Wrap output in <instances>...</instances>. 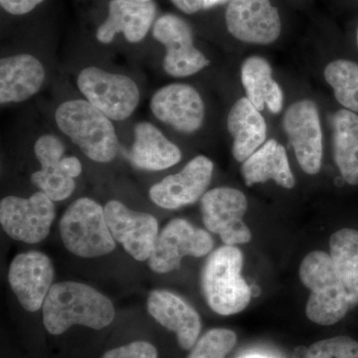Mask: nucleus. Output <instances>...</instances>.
<instances>
[{
    "label": "nucleus",
    "mask_w": 358,
    "mask_h": 358,
    "mask_svg": "<svg viewBox=\"0 0 358 358\" xmlns=\"http://www.w3.org/2000/svg\"><path fill=\"white\" fill-rule=\"evenodd\" d=\"M42 313L45 329L53 336L64 334L75 324L100 331L110 326L115 315L107 296L77 282L53 285L45 299Z\"/></svg>",
    "instance_id": "1"
},
{
    "label": "nucleus",
    "mask_w": 358,
    "mask_h": 358,
    "mask_svg": "<svg viewBox=\"0 0 358 358\" xmlns=\"http://www.w3.org/2000/svg\"><path fill=\"white\" fill-rule=\"evenodd\" d=\"M299 274L310 291L306 315L315 324L333 326L358 305V294L343 282L326 252L308 254L301 261Z\"/></svg>",
    "instance_id": "2"
},
{
    "label": "nucleus",
    "mask_w": 358,
    "mask_h": 358,
    "mask_svg": "<svg viewBox=\"0 0 358 358\" xmlns=\"http://www.w3.org/2000/svg\"><path fill=\"white\" fill-rule=\"evenodd\" d=\"M59 129L88 159L107 164L115 159L119 141L112 120L88 101L71 100L61 103L55 113Z\"/></svg>",
    "instance_id": "3"
},
{
    "label": "nucleus",
    "mask_w": 358,
    "mask_h": 358,
    "mask_svg": "<svg viewBox=\"0 0 358 358\" xmlns=\"http://www.w3.org/2000/svg\"><path fill=\"white\" fill-rule=\"evenodd\" d=\"M243 253L236 246L224 245L207 259L201 274L202 293L211 310L232 315L248 307L252 291L242 277Z\"/></svg>",
    "instance_id": "4"
},
{
    "label": "nucleus",
    "mask_w": 358,
    "mask_h": 358,
    "mask_svg": "<svg viewBox=\"0 0 358 358\" xmlns=\"http://www.w3.org/2000/svg\"><path fill=\"white\" fill-rule=\"evenodd\" d=\"M66 249L82 258H96L114 251L115 243L105 208L95 200L80 199L68 207L60 221Z\"/></svg>",
    "instance_id": "5"
},
{
    "label": "nucleus",
    "mask_w": 358,
    "mask_h": 358,
    "mask_svg": "<svg viewBox=\"0 0 358 358\" xmlns=\"http://www.w3.org/2000/svg\"><path fill=\"white\" fill-rule=\"evenodd\" d=\"M77 84L86 101L112 121L128 119L140 103L138 85L124 75L88 67L81 71Z\"/></svg>",
    "instance_id": "6"
},
{
    "label": "nucleus",
    "mask_w": 358,
    "mask_h": 358,
    "mask_svg": "<svg viewBox=\"0 0 358 358\" xmlns=\"http://www.w3.org/2000/svg\"><path fill=\"white\" fill-rule=\"evenodd\" d=\"M53 200L38 192L29 199L7 196L0 202V223L9 237L27 244L43 241L56 211Z\"/></svg>",
    "instance_id": "7"
},
{
    "label": "nucleus",
    "mask_w": 358,
    "mask_h": 358,
    "mask_svg": "<svg viewBox=\"0 0 358 358\" xmlns=\"http://www.w3.org/2000/svg\"><path fill=\"white\" fill-rule=\"evenodd\" d=\"M282 129L303 173L310 176L319 173L322 169L324 143L317 103L310 99L292 103L282 117Z\"/></svg>",
    "instance_id": "8"
},
{
    "label": "nucleus",
    "mask_w": 358,
    "mask_h": 358,
    "mask_svg": "<svg viewBox=\"0 0 358 358\" xmlns=\"http://www.w3.org/2000/svg\"><path fill=\"white\" fill-rule=\"evenodd\" d=\"M248 209L244 193L232 187H216L201 197L205 227L219 235L223 243L236 246L248 243L252 235L243 218Z\"/></svg>",
    "instance_id": "9"
},
{
    "label": "nucleus",
    "mask_w": 358,
    "mask_h": 358,
    "mask_svg": "<svg viewBox=\"0 0 358 358\" xmlns=\"http://www.w3.org/2000/svg\"><path fill=\"white\" fill-rule=\"evenodd\" d=\"M213 245L207 231L195 228L185 219H173L157 237L148 266L155 273L166 274L178 270L185 257L208 255Z\"/></svg>",
    "instance_id": "10"
},
{
    "label": "nucleus",
    "mask_w": 358,
    "mask_h": 358,
    "mask_svg": "<svg viewBox=\"0 0 358 358\" xmlns=\"http://www.w3.org/2000/svg\"><path fill=\"white\" fill-rule=\"evenodd\" d=\"M152 36L166 49L164 69L169 76H192L209 65V60L196 48L190 26L174 14L155 21Z\"/></svg>",
    "instance_id": "11"
},
{
    "label": "nucleus",
    "mask_w": 358,
    "mask_h": 358,
    "mask_svg": "<svg viewBox=\"0 0 358 358\" xmlns=\"http://www.w3.org/2000/svg\"><path fill=\"white\" fill-rule=\"evenodd\" d=\"M225 23L234 38L247 44L270 45L282 33L281 16L271 0H232Z\"/></svg>",
    "instance_id": "12"
},
{
    "label": "nucleus",
    "mask_w": 358,
    "mask_h": 358,
    "mask_svg": "<svg viewBox=\"0 0 358 358\" xmlns=\"http://www.w3.org/2000/svg\"><path fill=\"white\" fill-rule=\"evenodd\" d=\"M103 208L115 241L121 243L134 260H148L159 237L157 219L148 213L131 210L117 200H110Z\"/></svg>",
    "instance_id": "13"
},
{
    "label": "nucleus",
    "mask_w": 358,
    "mask_h": 358,
    "mask_svg": "<svg viewBox=\"0 0 358 358\" xmlns=\"http://www.w3.org/2000/svg\"><path fill=\"white\" fill-rule=\"evenodd\" d=\"M213 171V162L204 155H199L179 173L166 176L152 186L150 190V199L166 209H178L193 204L207 192Z\"/></svg>",
    "instance_id": "14"
},
{
    "label": "nucleus",
    "mask_w": 358,
    "mask_h": 358,
    "mask_svg": "<svg viewBox=\"0 0 358 358\" xmlns=\"http://www.w3.org/2000/svg\"><path fill=\"white\" fill-rule=\"evenodd\" d=\"M150 109L160 122L183 134L195 133L204 122L203 100L199 91L187 84H169L157 90Z\"/></svg>",
    "instance_id": "15"
},
{
    "label": "nucleus",
    "mask_w": 358,
    "mask_h": 358,
    "mask_svg": "<svg viewBox=\"0 0 358 358\" xmlns=\"http://www.w3.org/2000/svg\"><path fill=\"white\" fill-rule=\"evenodd\" d=\"M53 278L51 260L41 252L20 254L9 268V284L20 305L28 312H37L43 307Z\"/></svg>",
    "instance_id": "16"
},
{
    "label": "nucleus",
    "mask_w": 358,
    "mask_h": 358,
    "mask_svg": "<svg viewBox=\"0 0 358 358\" xmlns=\"http://www.w3.org/2000/svg\"><path fill=\"white\" fill-rule=\"evenodd\" d=\"M148 310L159 324L176 333L182 350H192L200 331L199 313L182 299L166 289H155L148 299Z\"/></svg>",
    "instance_id": "17"
},
{
    "label": "nucleus",
    "mask_w": 358,
    "mask_h": 358,
    "mask_svg": "<svg viewBox=\"0 0 358 358\" xmlns=\"http://www.w3.org/2000/svg\"><path fill=\"white\" fill-rule=\"evenodd\" d=\"M157 15L154 1L136 2L129 0H112L107 20L99 26L96 39L109 44L115 35L122 33L131 43H138L147 36Z\"/></svg>",
    "instance_id": "18"
},
{
    "label": "nucleus",
    "mask_w": 358,
    "mask_h": 358,
    "mask_svg": "<svg viewBox=\"0 0 358 358\" xmlns=\"http://www.w3.org/2000/svg\"><path fill=\"white\" fill-rule=\"evenodd\" d=\"M34 154L41 169L32 174L30 180L33 185L53 201H62L70 197L76 183L63 166L65 147L62 141L53 134H44L35 143Z\"/></svg>",
    "instance_id": "19"
},
{
    "label": "nucleus",
    "mask_w": 358,
    "mask_h": 358,
    "mask_svg": "<svg viewBox=\"0 0 358 358\" xmlns=\"http://www.w3.org/2000/svg\"><path fill=\"white\" fill-rule=\"evenodd\" d=\"M45 81V69L30 54H18L0 60V103H20L38 93Z\"/></svg>",
    "instance_id": "20"
},
{
    "label": "nucleus",
    "mask_w": 358,
    "mask_h": 358,
    "mask_svg": "<svg viewBox=\"0 0 358 358\" xmlns=\"http://www.w3.org/2000/svg\"><path fill=\"white\" fill-rule=\"evenodd\" d=\"M227 129L233 138V157L239 162L251 157L267 138L265 119L246 96L239 99L231 108Z\"/></svg>",
    "instance_id": "21"
},
{
    "label": "nucleus",
    "mask_w": 358,
    "mask_h": 358,
    "mask_svg": "<svg viewBox=\"0 0 358 358\" xmlns=\"http://www.w3.org/2000/svg\"><path fill=\"white\" fill-rule=\"evenodd\" d=\"M181 159V150L157 127L141 122L134 128V141L129 160L143 171H159L176 166Z\"/></svg>",
    "instance_id": "22"
},
{
    "label": "nucleus",
    "mask_w": 358,
    "mask_h": 358,
    "mask_svg": "<svg viewBox=\"0 0 358 358\" xmlns=\"http://www.w3.org/2000/svg\"><path fill=\"white\" fill-rule=\"evenodd\" d=\"M241 173L247 186L274 180L278 185L292 189L296 185L286 150L279 141L268 140L251 157L242 162Z\"/></svg>",
    "instance_id": "23"
},
{
    "label": "nucleus",
    "mask_w": 358,
    "mask_h": 358,
    "mask_svg": "<svg viewBox=\"0 0 358 358\" xmlns=\"http://www.w3.org/2000/svg\"><path fill=\"white\" fill-rule=\"evenodd\" d=\"M241 82L246 98L262 112L268 108L273 114L282 112L284 92L273 78L270 63L261 56H250L241 65Z\"/></svg>",
    "instance_id": "24"
},
{
    "label": "nucleus",
    "mask_w": 358,
    "mask_h": 358,
    "mask_svg": "<svg viewBox=\"0 0 358 358\" xmlns=\"http://www.w3.org/2000/svg\"><path fill=\"white\" fill-rule=\"evenodd\" d=\"M334 162L346 183L358 185V115L338 110L333 117Z\"/></svg>",
    "instance_id": "25"
},
{
    "label": "nucleus",
    "mask_w": 358,
    "mask_h": 358,
    "mask_svg": "<svg viewBox=\"0 0 358 358\" xmlns=\"http://www.w3.org/2000/svg\"><path fill=\"white\" fill-rule=\"evenodd\" d=\"M331 259L343 282L358 294V231L345 228L329 239Z\"/></svg>",
    "instance_id": "26"
},
{
    "label": "nucleus",
    "mask_w": 358,
    "mask_h": 358,
    "mask_svg": "<svg viewBox=\"0 0 358 358\" xmlns=\"http://www.w3.org/2000/svg\"><path fill=\"white\" fill-rule=\"evenodd\" d=\"M324 77L338 103L358 114V63L346 59L331 61L324 68Z\"/></svg>",
    "instance_id": "27"
},
{
    "label": "nucleus",
    "mask_w": 358,
    "mask_h": 358,
    "mask_svg": "<svg viewBox=\"0 0 358 358\" xmlns=\"http://www.w3.org/2000/svg\"><path fill=\"white\" fill-rule=\"evenodd\" d=\"M236 343L237 336L234 331L213 329L195 343L187 358H225Z\"/></svg>",
    "instance_id": "28"
},
{
    "label": "nucleus",
    "mask_w": 358,
    "mask_h": 358,
    "mask_svg": "<svg viewBox=\"0 0 358 358\" xmlns=\"http://www.w3.org/2000/svg\"><path fill=\"white\" fill-rule=\"evenodd\" d=\"M306 358H358V341L348 336H336L313 343Z\"/></svg>",
    "instance_id": "29"
},
{
    "label": "nucleus",
    "mask_w": 358,
    "mask_h": 358,
    "mask_svg": "<svg viewBox=\"0 0 358 358\" xmlns=\"http://www.w3.org/2000/svg\"><path fill=\"white\" fill-rule=\"evenodd\" d=\"M101 358H157V350L148 341H134L110 350Z\"/></svg>",
    "instance_id": "30"
},
{
    "label": "nucleus",
    "mask_w": 358,
    "mask_h": 358,
    "mask_svg": "<svg viewBox=\"0 0 358 358\" xmlns=\"http://www.w3.org/2000/svg\"><path fill=\"white\" fill-rule=\"evenodd\" d=\"M44 0H0L2 8L13 15H24L31 13Z\"/></svg>",
    "instance_id": "31"
},
{
    "label": "nucleus",
    "mask_w": 358,
    "mask_h": 358,
    "mask_svg": "<svg viewBox=\"0 0 358 358\" xmlns=\"http://www.w3.org/2000/svg\"><path fill=\"white\" fill-rule=\"evenodd\" d=\"M179 10L186 14H194L203 8V0H171Z\"/></svg>",
    "instance_id": "32"
},
{
    "label": "nucleus",
    "mask_w": 358,
    "mask_h": 358,
    "mask_svg": "<svg viewBox=\"0 0 358 358\" xmlns=\"http://www.w3.org/2000/svg\"><path fill=\"white\" fill-rule=\"evenodd\" d=\"M63 166L71 178H76L82 173V164L75 157H64L62 159Z\"/></svg>",
    "instance_id": "33"
},
{
    "label": "nucleus",
    "mask_w": 358,
    "mask_h": 358,
    "mask_svg": "<svg viewBox=\"0 0 358 358\" xmlns=\"http://www.w3.org/2000/svg\"><path fill=\"white\" fill-rule=\"evenodd\" d=\"M231 1L232 0H203V9L213 8V7L230 3Z\"/></svg>",
    "instance_id": "34"
},
{
    "label": "nucleus",
    "mask_w": 358,
    "mask_h": 358,
    "mask_svg": "<svg viewBox=\"0 0 358 358\" xmlns=\"http://www.w3.org/2000/svg\"><path fill=\"white\" fill-rule=\"evenodd\" d=\"M243 358H268V357H264V355H247V357H245Z\"/></svg>",
    "instance_id": "35"
},
{
    "label": "nucleus",
    "mask_w": 358,
    "mask_h": 358,
    "mask_svg": "<svg viewBox=\"0 0 358 358\" xmlns=\"http://www.w3.org/2000/svg\"><path fill=\"white\" fill-rule=\"evenodd\" d=\"M129 1H136V2H150L152 0H129Z\"/></svg>",
    "instance_id": "36"
},
{
    "label": "nucleus",
    "mask_w": 358,
    "mask_h": 358,
    "mask_svg": "<svg viewBox=\"0 0 358 358\" xmlns=\"http://www.w3.org/2000/svg\"><path fill=\"white\" fill-rule=\"evenodd\" d=\"M357 48H358V27H357Z\"/></svg>",
    "instance_id": "37"
}]
</instances>
